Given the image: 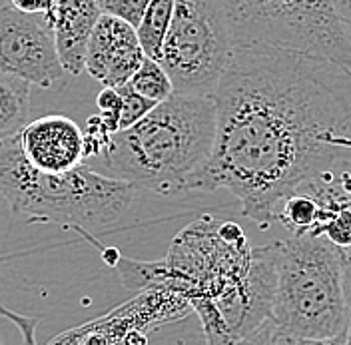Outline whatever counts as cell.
I'll list each match as a JSON object with an SVG mask.
<instances>
[{
    "label": "cell",
    "mask_w": 351,
    "mask_h": 345,
    "mask_svg": "<svg viewBox=\"0 0 351 345\" xmlns=\"http://www.w3.org/2000/svg\"><path fill=\"white\" fill-rule=\"evenodd\" d=\"M214 102V150L190 192L228 190L262 230L284 195L351 164V70L331 58L236 44Z\"/></svg>",
    "instance_id": "1"
},
{
    "label": "cell",
    "mask_w": 351,
    "mask_h": 345,
    "mask_svg": "<svg viewBox=\"0 0 351 345\" xmlns=\"http://www.w3.org/2000/svg\"><path fill=\"white\" fill-rule=\"evenodd\" d=\"M216 142L214 96L180 94L158 102L134 126L112 134L102 154L108 176L160 195L190 192Z\"/></svg>",
    "instance_id": "2"
},
{
    "label": "cell",
    "mask_w": 351,
    "mask_h": 345,
    "mask_svg": "<svg viewBox=\"0 0 351 345\" xmlns=\"http://www.w3.org/2000/svg\"><path fill=\"white\" fill-rule=\"evenodd\" d=\"M138 188L84 164L66 172H43L28 162L19 134L0 140V195L28 222H50L88 232L108 230L130 210Z\"/></svg>",
    "instance_id": "3"
},
{
    "label": "cell",
    "mask_w": 351,
    "mask_h": 345,
    "mask_svg": "<svg viewBox=\"0 0 351 345\" xmlns=\"http://www.w3.org/2000/svg\"><path fill=\"white\" fill-rule=\"evenodd\" d=\"M276 294L263 337L269 344H348L350 309L341 287V248L306 234L274 241Z\"/></svg>",
    "instance_id": "4"
},
{
    "label": "cell",
    "mask_w": 351,
    "mask_h": 345,
    "mask_svg": "<svg viewBox=\"0 0 351 345\" xmlns=\"http://www.w3.org/2000/svg\"><path fill=\"white\" fill-rule=\"evenodd\" d=\"M236 44L267 43L331 58L351 70V43L331 0H214Z\"/></svg>",
    "instance_id": "5"
},
{
    "label": "cell",
    "mask_w": 351,
    "mask_h": 345,
    "mask_svg": "<svg viewBox=\"0 0 351 345\" xmlns=\"http://www.w3.org/2000/svg\"><path fill=\"white\" fill-rule=\"evenodd\" d=\"M236 43L214 0H176L160 64L174 92L214 96Z\"/></svg>",
    "instance_id": "6"
},
{
    "label": "cell",
    "mask_w": 351,
    "mask_h": 345,
    "mask_svg": "<svg viewBox=\"0 0 351 345\" xmlns=\"http://www.w3.org/2000/svg\"><path fill=\"white\" fill-rule=\"evenodd\" d=\"M0 70L40 88L58 86L68 74L58 58L52 19L0 0Z\"/></svg>",
    "instance_id": "7"
},
{
    "label": "cell",
    "mask_w": 351,
    "mask_h": 345,
    "mask_svg": "<svg viewBox=\"0 0 351 345\" xmlns=\"http://www.w3.org/2000/svg\"><path fill=\"white\" fill-rule=\"evenodd\" d=\"M188 307H192L190 300L180 292L166 285H152L134 302L110 311L106 318L56 335L52 344H122L132 331L144 333L146 327L184 318Z\"/></svg>",
    "instance_id": "8"
},
{
    "label": "cell",
    "mask_w": 351,
    "mask_h": 345,
    "mask_svg": "<svg viewBox=\"0 0 351 345\" xmlns=\"http://www.w3.org/2000/svg\"><path fill=\"white\" fill-rule=\"evenodd\" d=\"M144 58L146 54L138 43L136 28L102 12L88 43L84 66L88 74L102 86L116 88L130 82Z\"/></svg>",
    "instance_id": "9"
},
{
    "label": "cell",
    "mask_w": 351,
    "mask_h": 345,
    "mask_svg": "<svg viewBox=\"0 0 351 345\" xmlns=\"http://www.w3.org/2000/svg\"><path fill=\"white\" fill-rule=\"evenodd\" d=\"M19 140L28 162L43 172H66L84 160V132L60 114L24 124Z\"/></svg>",
    "instance_id": "10"
},
{
    "label": "cell",
    "mask_w": 351,
    "mask_h": 345,
    "mask_svg": "<svg viewBox=\"0 0 351 345\" xmlns=\"http://www.w3.org/2000/svg\"><path fill=\"white\" fill-rule=\"evenodd\" d=\"M100 16L102 8L98 0H56L52 19L54 44L70 76L84 72L88 43Z\"/></svg>",
    "instance_id": "11"
},
{
    "label": "cell",
    "mask_w": 351,
    "mask_h": 345,
    "mask_svg": "<svg viewBox=\"0 0 351 345\" xmlns=\"http://www.w3.org/2000/svg\"><path fill=\"white\" fill-rule=\"evenodd\" d=\"M331 216L333 214L317 202V198L304 188H295L276 206V222H280L291 236H319Z\"/></svg>",
    "instance_id": "12"
},
{
    "label": "cell",
    "mask_w": 351,
    "mask_h": 345,
    "mask_svg": "<svg viewBox=\"0 0 351 345\" xmlns=\"http://www.w3.org/2000/svg\"><path fill=\"white\" fill-rule=\"evenodd\" d=\"M30 82L0 70V140L14 136L30 118Z\"/></svg>",
    "instance_id": "13"
},
{
    "label": "cell",
    "mask_w": 351,
    "mask_h": 345,
    "mask_svg": "<svg viewBox=\"0 0 351 345\" xmlns=\"http://www.w3.org/2000/svg\"><path fill=\"white\" fill-rule=\"evenodd\" d=\"M174 6L176 0H150L142 21L136 28L138 43L142 46L144 54L154 60H160L162 56V46L172 24Z\"/></svg>",
    "instance_id": "14"
},
{
    "label": "cell",
    "mask_w": 351,
    "mask_h": 345,
    "mask_svg": "<svg viewBox=\"0 0 351 345\" xmlns=\"http://www.w3.org/2000/svg\"><path fill=\"white\" fill-rule=\"evenodd\" d=\"M130 86L154 102H162L174 94V84L170 80V74L160 64V60H154L150 56H146L140 68L134 72V76L130 78Z\"/></svg>",
    "instance_id": "15"
},
{
    "label": "cell",
    "mask_w": 351,
    "mask_h": 345,
    "mask_svg": "<svg viewBox=\"0 0 351 345\" xmlns=\"http://www.w3.org/2000/svg\"><path fill=\"white\" fill-rule=\"evenodd\" d=\"M116 88H118V92L122 96V104H124L122 106V118H120V130L134 126L138 120H142L158 104V102H154L150 98H146L144 94H140L138 90H134L130 86V82L120 84V86Z\"/></svg>",
    "instance_id": "16"
},
{
    "label": "cell",
    "mask_w": 351,
    "mask_h": 345,
    "mask_svg": "<svg viewBox=\"0 0 351 345\" xmlns=\"http://www.w3.org/2000/svg\"><path fill=\"white\" fill-rule=\"evenodd\" d=\"M98 104V116L102 118L104 126L114 134L120 130V118H122V96L118 88L104 86V90L96 98Z\"/></svg>",
    "instance_id": "17"
},
{
    "label": "cell",
    "mask_w": 351,
    "mask_h": 345,
    "mask_svg": "<svg viewBox=\"0 0 351 345\" xmlns=\"http://www.w3.org/2000/svg\"><path fill=\"white\" fill-rule=\"evenodd\" d=\"M148 4L150 0H100V8L104 14L122 19L134 28H138Z\"/></svg>",
    "instance_id": "18"
},
{
    "label": "cell",
    "mask_w": 351,
    "mask_h": 345,
    "mask_svg": "<svg viewBox=\"0 0 351 345\" xmlns=\"http://www.w3.org/2000/svg\"><path fill=\"white\" fill-rule=\"evenodd\" d=\"M112 132H110L100 116H90L86 120L84 132V158H100L110 144Z\"/></svg>",
    "instance_id": "19"
},
{
    "label": "cell",
    "mask_w": 351,
    "mask_h": 345,
    "mask_svg": "<svg viewBox=\"0 0 351 345\" xmlns=\"http://www.w3.org/2000/svg\"><path fill=\"white\" fill-rule=\"evenodd\" d=\"M324 236H328L337 248H351V206L337 210L324 228Z\"/></svg>",
    "instance_id": "20"
},
{
    "label": "cell",
    "mask_w": 351,
    "mask_h": 345,
    "mask_svg": "<svg viewBox=\"0 0 351 345\" xmlns=\"http://www.w3.org/2000/svg\"><path fill=\"white\" fill-rule=\"evenodd\" d=\"M0 316L8 318L10 322H14V324L21 327L22 342H26V344H34V342H36L34 329H36V325H38V322H40V318H26V316H19L16 311H10V309H6V307H2V305H0Z\"/></svg>",
    "instance_id": "21"
},
{
    "label": "cell",
    "mask_w": 351,
    "mask_h": 345,
    "mask_svg": "<svg viewBox=\"0 0 351 345\" xmlns=\"http://www.w3.org/2000/svg\"><path fill=\"white\" fill-rule=\"evenodd\" d=\"M12 6H16L19 10L24 12H34V14H48L50 19H54V6L56 0H6Z\"/></svg>",
    "instance_id": "22"
},
{
    "label": "cell",
    "mask_w": 351,
    "mask_h": 345,
    "mask_svg": "<svg viewBox=\"0 0 351 345\" xmlns=\"http://www.w3.org/2000/svg\"><path fill=\"white\" fill-rule=\"evenodd\" d=\"M218 234L230 246H243V243H247L243 230L236 222H218Z\"/></svg>",
    "instance_id": "23"
},
{
    "label": "cell",
    "mask_w": 351,
    "mask_h": 345,
    "mask_svg": "<svg viewBox=\"0 0 351 345\" xmlns=\"http://www.w3.org/2000/svg\"><path fill=\"white\" fill-rule=\"evenodd\" d=\"M341 287L351 313V248H341Z\"/></svg>",
    "instance_id": "24"
},
{
    "label": "cell",
    "mask_w": 351,
    "mask_h": 345,
    "mask_svg": "<svg viewBox=\"0 0 351 345\" xmlns=\"http://www.w3.org/2000/svg\"><path fill=\"white\" fill-rule=\"evenodd\" d=\"M331 6H333V12L341 24L346 36L351 43V0H331Z\"/></svg>",
    "instance_id": "25"
},
{
    "label": "cell",
    "mask_w": 351,
    "mask_h": 345,
    "mask_svg": "<svg viewBox=\"0 0 351 345\" xmlns=\"http://www.w3.org/2000/svg\"><path fill=\"white\" fill-rule=\"evenodd\" d=\"M339 182H341V186H343V190H346V194L350 198V206H351V164L348 166H341L339 170Z\"/></svg>",
    "instance_id": "26"
},
{
    "label": "cell",
    "mask_w": 351,
    "mask_h": 345,
    "mask_svg": "<svg viewBox=\"0 0 351 345\" xmlns=\"http://www.w3.org/2000/svg\"><path fill=\"white\" fill-rule=\"evenodd\" d=\"M348 344L351 345V318H350V327H348Z\"/></svg>",
    "instance_id": "27"
},
{
    "label": "cell",
    "mask_w": 351,
    "mask_h": 345,
    "mask_svg": "<svg viewBox=\"0 0 351 345\" xmlns=\"http://www.w3.org/2000/svg\"><path fill=\"white\" fill-rule=\"evenodd\" d=\"M0 342H2V335H0Z\"/></svg>",
    "instance_id": "28"
},
{
    "label": "cell",
    "mask_w": 351,
    "mask_h": 345,
    "mask_svg": "<svg viewBox=\"0 0 351 345\" xmlns=\"http://www.w3.org/2000/svg\"><path fill=\"white\" fill-rule=\"evenodd\" d=\"M98 2H100V0H98Z\"/></svg>",
    "instance_id": "29"
}]
</instances>
